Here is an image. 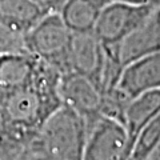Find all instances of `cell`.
I'll use <instances>...</instances> for the list:
<instances>
[{"label":"cell","mask_w":160,"mask_h":160,"mask_svg":"<svg viewBox=\"0 0 160 160\" xmlns=\"http://www.w3.org/2000/svg\"><path fill=\"white\" fill-rule=\"evenodd\" d=\"M60 75L29 52L0 53L2 160H22L38 129L62 106Z\"/></svg>","instance_id":"6da1fadb"},{"label":"cell","mask_w":160,"mask_h":160,"mask_svg":"<svg viewBox=\"0 0 160 160\" xmlns=\"http://www.w3.org/2000/svg\"><path fill=\"white\" fill-rule=\"evenodd\" d=\"M72 35L60 13H46L27 32L26 49L60 73L68 72Z\"/></svg>","instance_id":"7a4b0ae2"},{"label":"cell","mask_w":160,"mask_h":160,"mask_svg":"<svg viewBox=\"0 0 160 160\" xmlns=\"http://www.w3.org/2000/svg\"><path fill=\"white\" fill-rule=\"evenodd\" d=\"M155 11L146 6L112 0L100 12L92 32L103 46H119L149 19Z\"/></svg>","instance_id":"3957f363"},{"label":"cell","mask_w":160,"mask_h":160,"mask_svg":"<svg viewBox=\"0 0 160 160\" xmlns=\"http://www.w3.org/2000/svg\"><path fill=\"white\" fill-rule=\"evenodd\" d=\"M129 153L131 142L123 123L100 116L87 128L83 160H128Z\"/></svg>","instance_id":"277c9868"},{"label":"cell","mask_w":160,"mask_h":160,"mask_svg":"<svg viewBox=\"0 0 160 160\" xmlns=\"http://www.w3.org/2000/svg\"><path fill=\"white\" fill-rule=\"evenodd\" d=\"M59 96L63 106L73 109L84 119L87 128L102 116V89L82 73L68 71L60 75Z\"/></svg>","instance_id":"5b68a950"},{"label":"cell","mask_w":160,"mask_h":160,"mask_svg":"<svg viewBox=\"0 0 160 160\" xmlns=\"http://www.w3.org/2000/svg\"><path fill=\"white\" fill-rule=\"evenodd\" d=\"M106 63L107 49L92 31L73 32L69 46V71L89 78L100 88Z\"/></svg>","instance_id":"8992f818"},{"label":"cell","mask_w":160,"mask_h":160,"mask_svg":"<svg viewBox=\"0 0 160 160\" xmlns=\"http://www.w3.org/2000/svg\"><path fill=\"white\" fill-rule=\"evenodd\" d=\"M118 87L129 99L160 88V51L133 60L123 68Z\"/></svg>","instance_id":"52a82bcc"},{"label":"cell","mask_w":160,"mask_h":160,"mask_svg":"<svg viewBox=\"0 0 160 160\" xmlns=\"http://www.w3.org/2000/svg\"><path fill=\"white\" fill-rule=\"evenodd\" d=\"M44 15L33 0H0V32L26 38Z\"/></svg>","instance_id":"ba28073f"},{"label":"cell","mask_w":160,"mask_h":160,"mask_svg":"<svg viewBox=\"0 0 160 160\" xmlns=\"http://www.w3.org/2000/svg\"><path fill=\"white\" fill-rule=\"evenodd\" d=\"M160 113V88L149 89L129 100L124 113V127L132 144L142 128Z\"/></svg>","instance_id":"9c48e42d"},{"label":"cell","mask_w":160,"mask_h":160,"mask_svg":"<svg viewBox=\"0 0 160 160\" xmlns=\"http://www.w3.org/2000/svg\"><path fill=\"white\" fill-rule=\"evenodd\" d=\"M112 0H67L60 16L72 32L92 31L100 12Z\"/></svg>","instance_id":"30bf717a"},{"label":"cell","mask_w":160,"mask_h":160,"mask_svg":"<svg viewBox=\"0 0 160 160\" xmlns=\"http://www.w3.org/2000/svg\"><path fill=\"white\" fill-rule=\"evenodd\" d=\"M160 143V113L142 128L132 144L128 160H146Z\"/></svg>","instance_id":"8fae6325"},{"label":"cell","mask_w":160,"mask_h":160,"mask_svg":"<svg viewBox=\"0 0 160 160\" xmlns=\"http://www.w3.org/2000/svg\"><path fill=\"white\" fill-rule=\"evenodd\" d=\"M44 13H59L67 0H33Z\"/></svg>","instance_id":"7c38bea8"},{"label":"cell","mask_w":160,"mask_h":160,"mask_svg":"<svg viewBox=\"0 0 160 160\" xmlns=\"http://www.w3.org/2000/svg\"><path fill=\"white\" fill-rule=\"evenodd\" d=\"M120 2H127V3L138 4V6H146L153 9L160 8V0H120Z\"/></svg>","instance_id":"4fadbf2b"},{"label":"cell","mask_w":160,"mask_h":160,"mask_svg":"<svg viewBox=\"0 0 160 160\" xmlns=\"http://www.w3.org/2000/svg\"><path fill=\"white\" fill-rule=\"evenodd\" d=\"M149 22H151V24L155 28V31L158 32L159 38H160V8L155 9V11L152 12L151 18H149Z\"/></svg>","instance_id":"5bb4252c"},{"label":"cell","mask_w":160,"mask_h":160,"mask_svg":"<svg viewBox=\"0 0 160 160\" xmlns=\"http://www.w3.org/2000/svg\"><path fill=\"white\" fill-rule=\"evenodd\" d=\"M146 160H160V143L156 146V148L151 152V155L146 159Z\"/></svg>","instance_id":"9a60e30c"},{"label":"cell","mask_w":160,"mask_h":160,"mask_svg":"<svg viewBox=\"0 0 160 160\" xmlns=\"http://www.w3.org/2000/svg\"><path fill=\"white\" fill-rule=\"evenodd\" d=\"M0 160H2V159H0Z\"/></svg>","instance_id":"2e32d148"}]
</instances>
